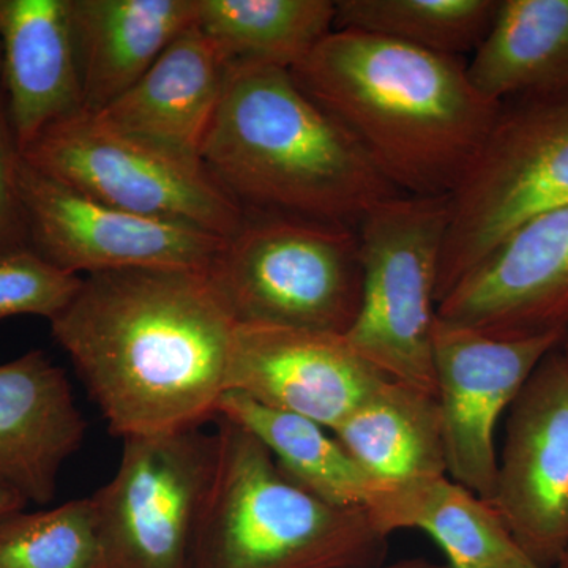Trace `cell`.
<instances>
[{"mask_svg": "<svg viewBox=\"0 0 568 568\" xmlns=\"http://www.w3.org/2000/svg\"><path fill=\"white\" fill-rule=\"evenodd\" d=\"M50 324L112 435L203 428L219 416L239 324L207 272L88 275Z\"/></svg>", "mask_w": 568, "mask_h": 568, "instance_id": "1", "label": "cell"}, {"mask_svg": "<svg viewBox=\"0 0 568 568\" xmlns=\"http://www.w3.org/2000/svg\"><path fill=\"white\" fill-rule=\"evenodd\" d=\"M291 74L409 196L454 192L503 110L465 59L368 33L334 29Z\"/></svg>", "mask_w": 568, "mask_h": 568, "instance_id": "2", "label": "cell"}, {"mask_svg": "<svg viewBox=\"0 0 568 568\" xmlns=\"http://www.w3.org/2000/svg\"><path fill=\"white\" fill-rule=\"evenodd\" d=\"M201 163L245 212L357 227L402 194L280 67L230 65Z\"/></svg>", "mask_w": 568, "mask_h": 568, "instance_id": "3", "label": "cell"}, {"mask_svg": "<svg viewBox=\"0 0 568 568\" xmlns=\"http://www.w3.org/2000/svg\"><path fill=\"white\" fill-rule=\"evenodd\" d=\"M216 463L192 568H375L388 537L364 508L291 480L244 426L216 417Z\"/></svg>", "mask_w": 568, "mask_h": 568, "instance_id": "4", "label": "cell"}, {"mask_svg": "<svg viewBox=\"0 0 568 568\" xmlns=\"http://www.w3.org/2000/svg\"><path fill=\"white\" fill-rule=\"evenodd\" d=\"M207 275L237 324L345 335L361 305L357 227L246 212Z\"/></svg>", "mask_w": 568, "mask_h": 568, "instance_id": "5", "label": "cell"}, {"mask_svg": "<svg viewBox=\"0 0 568 568\" xmlns=\"http://www.w3.org/2000/svg\"><path fill=\"white\" fill-rule=\"evenodd\" d=\"M448 196L396 194L358 223L362 295L345 338L381 375L436 396L433 328Z\"/></svg>", "mask_w": 568, "mask_h": 568, "instance_id": "6", "label": "cell"}, {"mask_svg": "<svg viewBox=\"0 0 568 568\" xmlns=\"http://www.w3.org/2000/svg\"><path fill=\"white\" fill-rule=\"evenodd\" d=\"M568 205V95L503 104L469 170L448 194L437 304L519 226Z\"/></svg>", "mask_w": 568, "mask_h": 568, "instance_id": "7", "label": "cell"}, {"mask_svg": "<svg viewBox=\"0 0 568 568\" xmlns=\"http://www.w3.org/2000/svg\"><path fill=\"white\" fill-rule=\"evenodd\" d=\"M22 159L40 173L122 211L185 224L222 237L244 226L246 212L209 174L78 112L26 145Z\"/></svg>", "mask_w": 568, "mask_h": 568, "instance_id": "8", "label": "cell"}, {"mask_svg": "<svg viewBox=\"0 0 568 568\" xmlns=\"http://www.w3.org/2000/svg\"><path fill=\"white\" fill-rule=\"evenodd\" d=\"M216 435L203 428L123 437L114 477L93 493L108 568H192Z\"/></svg>", "mask_w": 568, "mask_h": 568, "instance_id": "9", "label": "cell"}, {"mask_svg": "<svg viewBox=\"0 0 568 568\" xmlns=\"http://www.w3.org/2000/svg\"><path fill=\"white\" fill-rule=\"evenodd\" d=\"M20 190L29 245L71 275L130 268L207 272L224 239L122 211L40 173L22 159Z\"/></svg>", "mask_w": 568, "mask_h": 568, "instance_id": "10", "label": "cell"}, {"mask_svg": "<svg viewBox=\"0 0 568 568\" xmlns=\"http://www.w3.org/2000/svg\"><path fill=\"white\" fill-rule=\"evenodd\" d=\"M562 335L497 338L436 317V398L452 480L493 499L497 425L534 369L559 346Z\"/></svg>", "mask_w": 568, "mask_h": 568, "instance_id": "11", "label": "cell"}, {"mask_svg": "<svg viewBox=\"0 0 568 568\" xmlns=\"http://www.w3.org/2000/svg\"><path fill=\"white\" fill-rule=\"evenodd\" d=\"M489 503L538 568L568 552V366L555 347L507 413Z\"/></svg>", "mask_w": 568, "mask_h": 568, "instance_id": "12", "label": "cell"}, {"mask_svg": "<svg viewBox=\"0 0 568 568\" xmlns=\"http://www.w3.org/2000/svg\"><path fill=\"white\" fill-rule=\"evenodd\" d=\"M437 316L497 338L568 327V205L507 235L437 304Z\"/></svg>", "mask_w": 568, "mask_h": 568, "instance_id": "13", "label": "cell"}, {"mask_svg": "<svg viewBox=\"0 0 568 568\" xmlns=\"http://www.w3.org/2000/svg\"><path fill=\"white\" fill-rule=\"evenodd\" d=\"M384 379L343 335L239 324L226 394L244 395L257 405L308 418L332 432Z\"/></svg>", "mask_w": 568, "mask_h": 568, "instance_id": "14", "label": "cell"}, {"mask_svg": "<svg viewBox=\"0 0 568 568\" xmlns=\"http://www.w3.org/2000/svg\"><path fill=\"white\" fill-rule=\"evenodd\" d=\"M85 432L65 369L50 355L32 349L0 364V484L47 506Z\"/></svg>", "mask_w": 568, "mask_h": 568, "instance_id": "15", "label": "cell"}, {"mask_svg": "<svg viewBox=\"0 0 568 568\" xmlns=\"http://www.w3.org/2000/svg\"><path fill=\"white\" fill-rule=\"evenodd\" d=\"M230 62L196 26L179 36L100 121L164 153L201 163Z\"/></svg>", "mask_w": 568, "mask_h": 568, "instance_id": "16", "label": "cell"}, {"mask_svg": "<svg viewBox=\"0 0 568 568\" xmlns=\"http://www.w3.org/2000/svg\"><path fill=\"white\" fill-rule=\"evenodd\" d=\"M0 89L21 151L84 111L69 0H0Z\"/></svg>", "mask_w": 568, "mask_h": 568, "instance_id": "17", "label": "cell"}, {"mask_svg": "<svg viewBox=\"0 0 568 568\" xmlns=\"http://www.w3.org/2000/svg\"><path fill=\"white\" fill-rule=\"evenodd\" d=\"M84 111L106 110L194 26L196 0H69Z\"/></svg>", "mask_w": 568, "mask_h": 568, "instance_id": "18", "label": "cell"}, {"mask_svg": "<svg viewBox=\"0 0 568 568\" xmlns=\"http://www.w3.org/2000/svg\"><path fill=\"white\" fill-rule=\"evenodd\" d=\"M365 511L384 536L416 529L432 537L446 568H538L495 506L448 476L386 485Z\"/></svg>", "mask_w": 568, "mask_h": 568, "instance_id": "19", "label": "cell"}, {"mask_svg": "<svg viewBox=\"0 0 568 568\" xmlns=\"http://www.w3.org/2000/svg\"><path fill=\"white\" fill-rule=\"evenodd\" d=\"M467 74L481 95L500 104L567 97L568 0H499Z\"/></svg>", "mask_w": 568, "mask_h": 568, "instance_id": "20", "label": "cell"}, {"mask_svg": "<svg viewBox=\"0 0 568 568\" xmlns=\"http://www.w3.org/2000/svg\"><path fill=\"white\" fill-rule=\"evenodd\" d=\"M332 433L379 484L447 476L439 405L420 388L384 379Z\"/></svg>", "mask_w": 568, "mask_h": 568, "instance_id": "21", "label": "cell"}, {"mask_svg": "<svg viewBox=\"0 0 568 568\" xmlns=\"http://www.w3.org/2000/svg\"><path fill=\"white\" fill-rule=\"evenodd\" d=\"M216 417L244 426L291 480L335 506L366 510L386 487L354 462L331 429L308 418L268 409L233 392L224 394Z\"/></svg>", "mask_w": 568, "mask_h": 568, "instance_id": "22", "label": "cell"}, {"mask_svg": "<svg viewBox=\"0 0 568 568\" xmlns=\"http://www.w3.org/2000/svg\"><path fill=\"white\" fill-rule=\"evenodd\" d=\"M332 0H196L194 26L230 65L293 70L334 31Z\"/></svg>", "mask_w": 568, "mask_h": 568, "instance_id": "23", "label": "cell"}, {"mask_svg": "<svg viewBox=\"0 0 568 568\" xmlns=\"http://www.w3.org/2000/svg\"><path fill=\"white\" fill-rule=\"evenodd\" d=\"M497 6L499 0H338L334 29L463 58L487 37Z\"/></svg>", "mask_w": 568, "mask_h": 568, "instance_id": "24", "label": "cell"}, {"mask_svg": "<svg viewBox=\"0 0 568 568\" xmlns=\"http://www.w3.org/2000/svg\"><path fill=\"white\" fill-rule=\"evenodd\" d=\"M0 568H108L92 497L0 517Z\"/></svg>", "mask_w": 568, "mask_h": 568, "instance_id": "25", "label": "cell"}, {"mask_svg": "<svg viewBox=\"0 0 568 568\" xmlns=\"http://www.w3.org/2000/svg\"><path fill=\"white\" fill-rule=\"evenodd\" d=\"M82 276L67 274L31 246L0 252V323L14 316L54 321L77 297Z\"/></svg>", "mask_w": 568, "mask_h": 568, "instance_id": "26", "label": "cell"}, {"mask_svg": "<svg viewBox=\"0 0 568 568\" xmlns=\"http://www.w3.org/2000/svg\"><path fill=\"white\" fill-rule=\"evenodd\" d=\"M21 163V145L0 89V252L31 246L20 190Z\"/></svg>", "mask_w": 568, "mask_h": 568, "instance_id": "27", "label": "cell"}, {"mask_svg": "<svg viewBox=\"0 0 568 568\" xmlns=\"http://www.w3.org/2000/svg\"><path fill=\"white\" fill-rule=\"evenodd\" d=\"M28 503L17 491L0 484V517L11 514V511L22 510Z\"/></svg>", "mask_w": 568, "mask_h": 568, "instance_id": "28", "label": "cell"}, {"mask_svg": "<svg viewBox=\"0 0 568 568\" xmlns=\"http://www.w3.org/2000/svg\"><path fill=\"white\" fill-rule=\"evenodd\" d=\"M375 568H446V566H440V564L433 562V560L425 558H407L395 560V562L392 564H383V566Z\"/></svg>", "mask_w": 568, "mask_h": 568, "instance_id": "29", "label": "cell"}, {"mask_svg": "<svg viewBox=\"0 0 568 568\" xmlns=\"http://www.w3.org/2000/svg\"><path fill=\"white\" fill-rule=\"evenodd\" d=\"M560 353H562L564 358H566V364L568 366V327L566 332H564L562 339L559 343Z\"/></svg>", "mask_w": 568, "mask_h": 568, "instance_id": "30", "label": "cell"}, {"mask_svg": "<svg viewBox=\"0 0 568 568\" xmlns=\"http://www.w3.org/2000/svg\"><path fill=\"white\" fill-rule=\"evenodd\" d=\"M549 568H568V555L564 556L556 566Z\"/></svg>", "mask_w": 568, "mask_h": 568, "instance_id": "31", "label": "cell"}, {"mask_svg": "<svg viewBox=\"0 0 568 568\" xmlns=\"http://www.w3.org/2000/svg\"><path fill=\"white\" fill-rule=\"evenodd\" d=\"M567 555H568V552H567Z\"/></svg>", "mask_w": 568, "mask_h": 568, "instance_id": "32", "label": "cell"}]
</instances>
